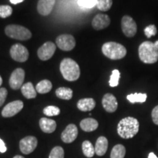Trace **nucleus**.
Segmentation results:
<instances>
[{
    "instance_id": "c85d7f7f",
    "label": "nucleus",
    "mask_w": 158,
    "mask_h": 158,
    "mask_svg": "<svg viewBox=\"0 0 158 158\" xmlns=\"http://www.w3.org/2000/svg\"><path fill=\"white\" fill-rule=\"evenodd\" d=\"M43 114L48 116H58L60 114V109L54 106H48L43 109Z\"/></svg>"
},
{
    "instance_id": "20e7f679",
    "label": "nucleus",
    "mask_w": 158,
    "mask_h": 158,
    "mask_svg": "<svg viewBox=\"0 0 158 158\" xmlns=\"http://www.w3.org/2000/svg\"><path fill=\"white\" fill-rule=\"evenodd\" d=\"M102 52L105 56L112 60L123 59L127 54V49L122 44L116 42H108L102 46Z\"/></svg>"
},
{
    "instance_id": "a211bd4d",
    "label": "nucleus",
    "mask_w": 158,
    "mask_h": 158,
    "mask_svg": "<svg viewBox=\"0 0 158 158\" xmlns=\"http://www.w3.org/2000/svg\"><path fill=\"white\" fill-rule=\"evenodd\" d=\"M108 147V141L107 138L104 136H100L97 140L94 150L95 154L98 156H103L106 153Z\"/></svg>"
},
{
    "instance_id": "cd10ccee",
    "label": "nucleus",
    "mask_w": 158,
    "mask_h": 158,
    "mask_svg": "<svg viewBox=\"0 0 158 158\" xmlns=\"http://www.w3.org/2000/svg\"><path fill=\"white\" fill-rule=\"evenodd\" d=\"M120 78V73L118 70H114L112 71V73L110 75V80H109V85L111 87H115L118 85Z\"/></svg>"
},
{
    "instance_id": "ddd939ff",
    "label": "nucleus",
    "mask_w": 158,
    "mask_h": 158,
    "mask_svg": "<svg viewBox=\"0 0 158 158\" xmlns=\"http://www.w3.org/2000/svg\"><path fill=\"white\" fill-rule=\"evenodd\" d=\"M78 128L75 124H70L65 128L61 135V139L66 143H70L73 142L78 136Z\"/></svg>"
},
{
    "instance_id": "4468645a",
    "label": "nucleus",
    "mask_w": 158,
    "mask_h": 158,
    "mask_svg": "<svg viewBox=\"0 0 158 158\" xmlns=\"http://www.w3.org/2000/svg\"><path fill=\"white\" fill-rule=\"evenodd\" d=\"M102 107L108 113H114L118 108V102L115 96L110 93H107L103 96L102 100Z\"/></svg>"
},
{
    "instance_id": "6ab92c4d",
    "label": "nucleus",
    "mask_w": 158,
    "mask_h": 158,
    "mask_svg": "<svg viewBox=\"0 0 158 158\" xmlns=\"http://www.w3.org/2000/svg\"><path fill=\"white\" fill-rule=\"evenodd\" d=\"M96 102L93 98H84L78 100L77 107L81 111H90L95 108Z\"/></svg>"
},
{
    "instance_id": "f257e3e1",
    "label": "nucleus",
    "mask_w": 158,
    "mask_h": 158,
    "mask_svg": "<svg viewBox=\"0 0 158 158\" xmlns=\"http://www.w3.org/2000/svg\"><path fill=\"white\" fill-rule=\"evenodd\" d=\"M139 130V122L137 118L128 116L120 120L117 126L118 135L124 139H129L135 136Z\"/></svg>"
},
{
    "instance_id": "a878e982",
    "label": "nucleus",
    "mask_w": 158,
    "mask_h": 158,
    "mask_svg": "<svg viewBox=\"0 0 158 158\" xmlns=\"http://www.w3.org/2000/svg\"><path fill=\"white\" fill-rule=\"evenodd\" d=\"M147 98V94L144 93H134L128 94L127 96V99L131 103H135V102H140L143 103L146 102Z\"/></svg>"
},
{
    "instance_id": "dca6fc26",
    "label": "nucleus",
    "mask_w": 158,
    "mask_h": 158,
    "mask_svg": "<svg viewBox=\"0 0 158 158\" xmlns=\"http://www.w3.org/2000/svg\"><path fill=\"white\" fill-rule=\"evenodd\" d=\"M56 0H39L37 3V11L40 15L47 16L52 11Z\"/></svg>"
},
{
    "instance_id": "1a4fd4ad",
    "label": "nucleus",
    "mask_w": 158,
    "mask_h": 158,
    "mask_svg": "<svg viewBox=\"0 0 158 158\" xmlns=\"http://www.w3.org/2000/svg\"><path fill=\"white\" fill-rule=\"evenodd\" d=\"M25 78V72L22 68H17L12 73L9 79L10 86L14 90L21 89Z\"/></svg>"
},
{
    "instance_id": "c9c22d12",
    "label": "nucleus",
    "mask_w": 158,
    "mask_h": 158,
    "mask_svg": "<svg viewBox=\"0 0 158 158\" xmlns=\"http://www.w3.org/2000/svg\"><path fill=\"white\" fill-rule=\"evenodd\" d=\"M7 151V147H6L5 142L0 138V152L5 153Z\"/></svg>"
},
{
    "instance_id": "412c9836",
    "label": "nucleus",
    "mask_w": 158,
    "mask_h": 158,
    "mask_svg": "<svg viewBox=\"0 0 158 158\" xmlns=\"http://www.w3.org/2000/svg\"><path fill=\"white\" fill-rule=\"evenodd\" d=\"M21 89V93L26 98L33 99L37 97V91L35 89L33 84L31 82L26 83L23 84Z\"/></svg>"
},
{
    "instance_id": "bb28decb",
    "label": "nucleus",
    "mask_w": 158,
    "mask_h": 158,
    "mask_svg": "<svg viewBox=\"0 0 158 158\" xmlns=\"http://www.w3.org/2000/svg\"><path fill=\"white\" fill-rule=\"evenodd\" d=\"M113 1L112 0H98L97 7L101 11H108L111 7Z\"/></svg>"
},
{
    "instance_id": "9d476101",
    "label": "nucleus",
    "mask_w": 158,
    "mask_h": 158,
    "mask_svg": "<svg viewBox=\"0 0 158 158\" xmlns=\"http://www.w3.org/2000/svg\"><path fill=\"white\" fill-rule=\"evenodd\" d=\"M37 146V139L35 136H27L20 141V150L24 155H29L35 151Z\"/></svg>"
},
{
    "instance_id": "aec40b11",
    "label": "nucleus",
    "mask_w": 158,
    "mask_h": 158,
    "mask_svg": "<svg viewBox=\"0 0 158 158\" xmlns=\"http://www.w3.org/2000/svg\"><path fill=\"white\" fill-rule=\"evenodd\" d=\"M98 122L93 118H86L80 122V127L85 132H92L98 129Z\"/></svg>"
},
{
    "instance_id": "4be33fe9",
    "label": "nucleus",
    "mask_w": 158,
    "mask_h": 158,
    "mask_svg": "<svg viewBox=\"0 0 158 158\" xmlns=\"http://www.w3.org/2000/svg\"><path fill=\"white\" fill-rule=\"evenodd\" d=\"M51 89H52V84H51V82L50 81L45 79V80L40 81L37 84L35 89H36L37 92H38L40 94H46L50 92Z\"/></svg>"
},
{
    "instance_id": "7ed1b4c3",
    "label": "nucleus",
    "mask_w": 158,
    "mask_h": 158,
    "mask_svg": "<svg viewBox=\"0 0 158 158\" xmlns=\"http://www.w3.org/2000/svg\"><path fill=\"white\" fill-rule=\"evenodd\" d=\"M138 56L145 64H154L158 60V49L155 43L151 41H145L139 45Z\"/></svg>"
},
{
    "instance_id": "f704fd0d",
    "label": "nucleus",
    "mask_w": 158,
    "mask_h": 158,
    "mask_svg": "<svg viewBox=\"0 0 158 158\" xmlns=\"http://www.w3.org/2000/svg\"><path fill=\"white\" fill-rule=\"evenodd\" d=\"M152 118L154 123L158 125V105L153 108L152 111Z\"/></svg>"
},
{
    "instance_id": "ea45409f",
    "label": "nucleus",
    "mask_w": 158,
    "mask_h": 158,
    "mask_svg": "<svg viewBox=\"0 0 158 158\" xmlns=\"http://www.w3.org/2000/svg\"><path fill=\"white\" fill-rule=\"evenodd\" d=\"M155 43V45L156 48L158 49V40H157L155 43Z\"/></svg>"
},
{
    "instance_id": "58836bf2",
    "label": "nucleus",
    "mask_w": 158,
    "mask_h": 158,
    "mask_svg": "<svg viewBox=\"0 0 158 158\" xmlns=\"http://www.w3.org/2000/svg\"><path fill=\"white\" fill-rule=\"evenodd\" d=\"M13 158H24V157H22V156H21V155H16V156H15Z\"/></svg>"
},
{
    "instance_id": "6e6552de",
    "label": "nucleus",
    "mask_w": 158,
    "mask_h": 158,
    "mask_svg": "<svg viewBox=\"0 0 158 158\" xmlns=\"http://www.w3.org/2000/svg\"><path fill=\"white\" fill-rule=\"evenodd\" d=\"M56 45L59 49L64 51H70L76 46V40L73 35L69 34L61 35L56 39Z\"/></svg>"
},
{
    "instance_id": "f3484780",
    "label": "nucleus",
    "mask_w": 158,
    "mask_h": 158,
    "mask_svg": "<svg viewBox=\"0 0 158 158\" xmlns=\"http://www.w3.org/2000/svg\"><path fill=\"white\" fill-rule=\"evenodd\" d=\"M40 127L45 133H54L56 128V123L54 120L48 118H41L39 122Z\"/></svg>"
},
{
    "instance_id": "b1692460",
    "label": "nucleus",
    "mask_w": 158,
    "mask_h": 158,
    "mask_svg": "<svg viewBox=\"0 0 158 158\" xmlns=\"http://www.w3.org/2000/svg\"><path fill=\"white\" fill-rule=\"evenodd\" d=\"M126 154V149L122 144L114 146L110 152V158H124Z\"/></svg>"
},
{
    "instance_id": "9b49d317",
    "label": "nucleus",
    "mask_w": 158,
    "mask_h": 158,
    "mask_svg": "<svg viewBox=\"0 0 158 158\" xmlns=\"http://www.w3.org/2000/svg\"><path fill=\"white\" fill-rule=\"evenodd\" d=\"M23 108V102L21 100H15L7 104L2 110V116L3 117L9 118L19 113Z\"/></svg>"
},
{
    "instance_id": "5701e85b",
    "label": "nucleus",
    "mask_w": 158,
    "mask_h": 158,
    "mask_svg": "<svg viewBox=\"0 0 158 158\" xmlns=\"http://www.w3.org/2000/svg\"><path fill=\"white\" fill-rule=\"evenodd\" d=\"M56 95L59 99L69 100L73 98V90L70 88L59 87L56 90Z\"/></svg>"
},
{
    "instance_id": "c756f323",
    "label": "nucleus",
    "mask_w": 158,
    "mask_h": 158,
    "mask_svg": "<svg viewBox=\"0 0 158 158\" xmlns=\"http://www.w3.org/2000/svg\"><path fill=\"white\" fill-rule=\"evenodd\" d=\"M64 152L62 147H55L51 151L49 158H64Z\"/></svg>"
},
{
    "instance_id": "2eb2a0df",
    "label": "nucleus",
    "mask_w": 158,
    "mask_h": 158,
    "mask_svg": "<svg viewBox=\"0 0 158 158\" xmlns=\"http://www.w3.org/2000/svg\"><path fill=\"white\" fill-rule=\"evenodd\" d=\"M110 23V19L108 15L98 14L92 21V27L95 30H102L107 28Z\"/></svg>"
},
{
    "instance_id": "f03ea898",
    "label": "nucleus",
    "mask_w": 158,
    "mask_h": 158,
    "mask_svg": "<svg viewBox=\"0 0 158 158\" xmlns=\"http://www.w3.org/2000/svg\"><path fill=\"white\" fill-rule=\"evenodd\" d=\"M60 72L63 78L68 81H75L81 75L80 67L76 61L70 58H65L60 63Z\"/></svg>"
},
{
    "instance_id": "423d86ee",
    "label": "nucleus",
    "mask_w": 158,
    "mask_h": 158,
    "mask_svg": "<svg viewBox=\"0 0 158 158\" xmlns=\"http://www.w3.org/2000/svg\"><path fill=\"white\" fill-rule=\"evenodd\" d=\"M10 54L13 60L19 62H24L29 58V51L20 43L14 44L11 47Z\"/></svg>"
},
{
    "instance_id": "0eeeda50",
    "label": "nucleus",
    "mask_w": 158,
    "mask_h": 158,
    "mask_svg": "<svg viewBox=\"0 0 158 158\" xmlns=\"http://www.w3.org/2000/svg\"><path fill=\"white\" fill-rule=\"evenodd\" d=\"M122 30L124 35L127 37H133L137 33V24L132 17L129 15H124L122 18Z\"/></svg>"
},
{
    "instance_id": "7c9ffc66",
    "label": "nucleus",
    "mask_w": 158,
    "mask_h": 158,
    "mask_svg": "<svg viewBox=\"0 0 158 158\" xmlns=\"http://www.w3.org/2000/svg\"><path fill=\"white\" fill-rule=\"evenodd\" d=\"M13 13V9L9 5H0V17L5 19L10 16Z\"/></svg>"
},
{
    "instance_id": "e433bc0d",
    "label": "nucleus",
    "mask_w": 158,
    "mask_h": 158,
    "mask_svg": "<svg viewBox=\"0 0 158 158\" xmlns=\"http://www.w3.org/2000/svg\"><path fill=\"white\" fill-rule=\"evenodd\" d=\"M10 2L12 4H13V5H17V4L22 2L23 0H10Z\"/></svg>"
},
{
    "instance_id": "393cba45",
    "label": "nucleus",
    "mask_w": 158,
    "mask_h": 158,
    "mask_svg": "<svg viewBox=\"0 0 158 158\" xmlns=\"http://www.w3.org/2000/svg\"><path fill=\"white\" fill-rule=\"evenodd\" d=\"M82 151L86 157H92L95 154L94 147L89 141H84L82 143Z\"/></svg>"
},
{
    "instance_id": "72a5a7b5",
    "label": "nucleus",
    "mask_w": 158,
    "mask_h": 158,
    "mask_svg": "<svg viewBox=\"0 0 158 158\" xmlns=\"http://www.w3.org/2000/svg\"><path fill=\"white\" fill-rule=\"evenodd\" d=\"M7 96V90L5 88H0V107L5 102Z\"/></svg>"
},
{
    "instance_id": "2f4dec72",
    "label": "nucleus",
    "mask_w": 158,
    "mask_h": 158,
    "mask_svg": "<svg viewBox=\"0 0 158 158\" xmlns=\"http://www.w3.org/2000/svg\"><path fill=\"white\" fill-rule=\"evenodd\" d=\"M98 0H78V5L83 8H92L97 5Z\"/></svg>"
},
{
    "instance_id": "a19ab883",
    "label": "nucleus",
    "mask_w": 158,
    "mask_h": 158,
    "mask_svg": "<svg viewBox=\"0 0 158 158\" xmlns=\"http://www.w3.org/2000/svg\"><path fill=\"white\" fill-rule=\"evenodd\" d=\"M2 84V78L1 76H0V86H1Z\"/></svg>"
},
{
    "instance_id": "4c0bfd02",
    "label": "nucleus",
    "mask_w": 158,
    "mask_h": 158,
    "mask_svg": "<svg viewBox=\"0 0 158 158\" xmlns=\"http://www.w3.org/2000/svg\"><path fill=\"white\" fill-rule=\"evenodd\" d=\"M148 158H158V157H157V155H156L155 153L150 152L149 154V156H148Z\"/></svg>"
},
{
    "instance_id": "f8f14e48",
    "label": "nucleus",
    "mask_w": 158,
    "mask_h": 158,
    "mask_svg": "<svg viewBox=\"0 0 158 158\" xmlns=\"http://www.w3.org/2000/svg\"><path fill=\"white\" fill-rule=\"evenodd\" d=\"M55 51H56V45L54 43L48 41L45 43L37 50V56L40 59L43 61L48 60L54 54Z\"/></svg>"
},
{
    "instance_id": "473e14b6",
    "label": "nucleus",
    "mask_w": 158,
    "mask_h": 158,
    "mask_svg": "<svg viewBox=\"0 0 158 158\" xmlns=\"http://www.w3.org/2000/svg\"><path fill=\"white\" fill-rule=\"evenodd\" d=\"M157 33V29L155 25L151 24L149 26H147L145 29H144V34L147 36L148 38H150L152 36H155Z\"/></svg>"
},
{
    "instance_id": "39448f33",
    "label": "nucleus",
    "mask_w": 158,
    "mask_h": 158,
    "mask_svg": "<svg viewBox=\"0 0 158 158\" xmlns=\"http://www.w3.org/2000/svg\"><path fill=\"white\" fill-rule=\"evenodd\" d=\"M5 32L7 36L19 40H27L31 37V32L28 29L20 25L12 24L6 27Z\"/></svg>"
}]
</instances>
